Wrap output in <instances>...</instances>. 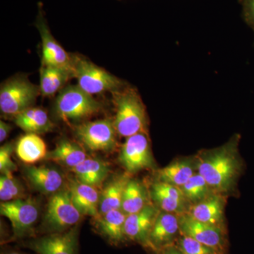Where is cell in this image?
<instances>
[{"label":"cell","mask_w":254,"mask_h":254,"mask_svg":"<svg viewBox=\"0 0 254 254\" xmlns=\"http://www.w3.org/2000/svg\"><path fill=\"white\" fill-rule=\"evenodd\" d=\"M238 142V136L235 137L221 148L200 155L197 163L198 173L213 190L226 192L235 186L242 170Z\"/></svg>","instance_id":"6da1fadb"},{"label":"cell","mask_w":254,"mask_h":254,"mask_svg":"<svg viewBox=\"0 0 254 254\" xmlns=\"http://www.w3.org/2000/svg\"><path fill=\"white\" fill-rule=\"evenodd\" d=\"M113 94L116 109L113 122L117 133L128 138L145 132L146 114L138 93L131 88H123Z\"/></svg>","instance_id":"7a4b0ae2"},{"label":"cell","mask_w":254,"mask_h":254,"mask_svg":"<svg viewBox=\"0 0 254 254\" xmlns=\"http://www.w3.org/2000/svg\"><path fill=\"white\" fill-rule=\"evenodd\" d=\"M101 109L99 102L78 85L62 89L54 105L55 115L64 122H81L96 115Z\"/></svg>","instance_id":"3957f363"},{"label":"cell","mask_w":254,"mask_h":254,"mask_svg":"<svg viewBox=\"0 0 254 254\" xmlns=\"http://www.w3.org/2000/svg\"><path fill=\"white\" fill-rule=\"evenodd\" d=\"M72 72L78 86L92 95L105 92L114 93L125 86L120 78L81 57H72Z\"/></svg>","instance_id":"277c9868"},{"label":"cell","mask_w":254,"mask_h":254,"mask_svg":"<svg viewBox=\"0 0 254 254\" xmlns=\"http://www.w3.org/2000/svg\"><path fill=\"white\" fill-rule=\"evenodd\" d=\"M40 93V87L31 83L26 76H14L6 80L0 88L1 113L16 116L32 108Z\"/></svg>","instance_id":"5b68a950"},{"label":"cell","mask_w":254,"mask_h":254,"mask_svg":"<svg viewBox=\"0 0 254 254\" xmlns=\"http://www.w3.org/2000/svg\"><path fill=\"white\" fill-rule=\"evenodd\" d=\"M81 215L73 205L67 187L50 197L43 227L49 234L65 232L77 225Z\"/></svg>","instance_id":"8992f818"},{"label":"cell","mask_w":254,"mask_h":254,"mask_svg":"<svg viewBox=\"0 0 254 254\" xmlns=\"http://www.w3.org/2000/svg\"><path fill=\"white\" fill-rule=\"evenodd\" d=\"M0 213L11 222L15 237L31 235L39 216V208L32 198L1 202Z\"/></svg>","instance_id":"52a82bcc"},{"label":"cell","mask_w":254,"mask_h":254,"mask_svg":"<svg viewBox=\"0 0 254 254\" xmlns=\"http://www.w3.org/2000/svg\"><path fill=\"white\" fill-rule=\"evenodd\" d=\"M75 136L82 144L93 151H109L116 145V129L110 119L86 122L75 127Z\"/></svg>","instance_id":"ba28073f"},{"label":"cell","mask_w":254,"mask_h":254,"mask_svg":"<svg viewBox=\"0 0 254 254\" xmlns=\"http://www.w3.org/2000/svg\"><path fill=\"white\" fill-rule=\"evenodd\" d=\"M120 163L128 173H135L154 165L148 136L145 132L127 138L119 156Z\"/></svg>","instance_id":"9c48e42d"},{"label":"cell","mask_w":254,"mask_h":254,"mask_svg":"<svg viewBox=\"0 0 254 254\" xmlns=\"http://www.w3.org/2000/svg\"><path fill=\"white\" fill-rule=\"evenodd\" d=\"M36 26L41 38L42 64L66 68L72 71V56H70L65 51L52 35L41 7L37 16Z\"/></svg>","instance_id":"30bf717a"},{"label":"cell","mask_w":254,"mask_h":254,"mask_svg":"<svg viewBox=\"0 0 254 254\" xmlns=\"http://www.w3.org/2000/svg\"><path fill=\"white\" fill-rule=\"evenodd\" d=\"M78 227L32 241L28 244L31 250L38 254H76L78 245Z\"/></svg>","instance_id":"8fae6325"},{"label":"cell","mask_w":254,"mask_h":254,"mask_svg":"<svg viewBox=\"0 0 254 254\" xmlns=\"http://www.w3.org/2000/svg\"><path fill=\"white\" fill-rule=\"evenodd\" d=\"M179 222L182 235L191 237L218 252L221 250L223 235L220 226L198 221L190 214L182 215L179 218Z\"/></svg>","instance_id":"7c38bea8"},{"label":"cell","mask_w":254,"mask_h":254,"mask_svg":"<svg viewBox=\"0 0 254 254\" xmlns=\"http://www.w3.org/2000/svg\"><path fill=\"white\" fill-rule=\"evenodd\" d=\"M158 214L155 207L148 204L139 212L127 215L125 225L127 239L150 247V234Z\"/></svg>","instance_id":"4fadbf2b"},{"label":"cell","mask_w":254,"mask_h":254,"mask_svg":"<svg viewBox=\"0 0 254 254\" xmlns=\"http://www.w3.org/2000/svg\"><path fill=\"white\" fill-rule=\"evenodd\" d=\"M73 205L83 215L100 216V195L95 187L81 183L77 180H70L68 186Z\"/></svg>","instance_id":"5bb4252c"},{"label":"cell","mask_w":254,"mask_h":254,"mask_svg":"<svg viewBox=\"0 0 254 254\" xmlns=\"http://www.w3.org/2000/svg\"><path fill=\"white\" fill-rule=\"evenodd\" d=\"M25 175L31 186L43 194H53L63 187V175L50 167L29 166L25 169Z\"/></svg>","instance_id":"9a60e30c"},{"label":"cell","mask_w":254,"mask_h":254,"mask_svg":"<svg viewBox=\"0 0 254 254\" xmlns=\"http://www.w3.org/2000/svg\"><path fill=\"white\" fill-rule=\"evenodd\" d=\"M180 230V222L173 213H159L150 234V248L159 250L170 247Z\"/></svg>","instance_id":"2e32d148"},{"label":"cell","mask_w":254,"mask_h":254,"mask_svg":"<svg viewBox=\"0 0 254 254\" xmlns=\"http://www.w3.org/2000/svg\"><path fill=\"white\" fill-rule=\"evenodd\" d=\"M151 195L165 212L180 213L185 210L186 198L179 187L157 182L152 187Z\"/></svg>","instance_id":"e0dca14e"},{"label":"cell","mask_w":254,"mask_h":254,"mask_svg":"<svg viewBox=\"0 0 254 254\" xmlns=\"http://www.w3.org/2000/svg\"><path fill=\"white\" fill-rule=\"evenodd\" d=\"M127 216L122 210H110L95 219L97 228L112 243H123L127 239L125 232Z\"/></svg>","instance_id":"ac0fdd59"},{"label":"cell","mask_w":254,"mask_h":254,"mask_svg":"<svg viewBox=\"0 0 254 254\" xmlns=\"http://www.w3.org/2000/svg\"><path fill=\"white\" fill-rule=\"evenodd\" d=\"M15 124L28 133H48L54 128V125L44 110L30 108L14 117Z\"/></svg>","instance_id":"d6986e66"},{"label":"cell","mask_w":254,"mask_h":254,"mask_svg":"<svg viewBox=\"0 0 254 254\" xmlns=\"http://www.w3.org/2000/svg\"><path fill=\"white\" fill-rule=\"evenodd\" d=\"M71 170L78 181L96 188L100 186L108 176L110 168L103 160L87 158Z\"/></svg>","instance_id":"ffe728a7"},{"label":"cell","mask_w":254,"mask_h":254,"mask_svg":"<svg viewBox=\"0 0 254 254\" xmlns=\"http://www.w3.org/2000/svg\"><path fill=\"white\" fill-rule=\"evenodd\" d=\"M46 158L73 169L84 161L87 155L79 145L64 138L58 141L54 150L48 152Z\"/></svg>","instance_id":"44dd1931"},{"label":"cell","mask_w":254,"mask_h":254,"mask_svg":"<svg viewBox=\"0 0 254 254\" xmlns=\"http://www.w3.org/2000/svg\"><path fill=\"white\" fill-rule=\"evenodd\" d=\"M225 202L220 195H210L192 208L190 215L198 221L220 226L223 219Z\"/></svg>","instance_id":"7402d4cb"},{"label":"cell","mask_w":254,"mask_h":254,"mask_svg":"<svg viewBox=\"0 0 254 254\" xmlns=\"http://www.w3.org/2000/svg\"><path fill=\"white\" fill-rule=\"evenodd\" d=\"M71 78H73V73L70 70L42 64L39 86L41 94L53 96L63 89L65 83Z\"/></svg>","instance_id":"603a6c76"},{"label":"cell","mask_w":254,"mask_h":254,"mask_svg":"<svg viewBox=\"0 0 254 254\" xmlns=\"http://www.w3.org/2000/svg\"><path fill=\"white\" fill-rule=\"evenodd\" d=\"M130 180L128 175H120L106 185L100 194V215L112 210H121L124 193Z\"/></svg>","instance_id":"cb8c5ba5"},{"label":"cell","mask_w":254,"mask_h":254,"mask_svg":"<svg viewBox=\"0 0 254 254\" xmlns=\"http://www.w3.org/2000/svg\"><path fill=\"white\" fill-rule=\"evenodd\" d=\"M16 153L18 158L26 164H34L46 158V143L36 133H28L21 136L16 146Z\"/></svg>","instance_id":"d4e9b609"},{"label":"cell","mask_w":254,"mask_h":254,"mask_svg":"<svg viewBox=\"0 0 254 254\" xmlns=\"http://www.w3.org/2000/svg\"><path fill=\"white\" fill-rule=\"evenodd\" d=\"M193 163L188 160H180L158 170V182L182 187L194 175Z\"/></svg>","instance_id":"484cf974"},{"label":"cell","mask_w":254,"mask_h":254,"mask_svg":"<svg viewBox=\"0 0 254 254\" xmlns=\"http://www.w3.org/2000/svg\"><path fill=\"white\" fill-rule=\"evenodd\" d=\"M148 205L145 187L137 180H130L124 193L121 210L128 215L139 212Z\"/></svg>","instance_id":"4316f807"},{"label":"cell","mask_w":254,"mask_h":254,"mask_svg":"<svg viewBox=\"0 0 254 254\" xmlns=\"http://www.w3.org/2000/svg\"><path fill=\"white\" fill-rule=\"evenodd\" d=\"M181 189L186 199L198 203L210 195V187L199 174H194Z\"/></svg>","instance_id":"83f0119b"},{"label":"cell","mask_w":254,"mask_h":254,"mask_svg":"<svg viewBox=\"0 0 254 254\" xmlns=\"http://www.w3.org/2000/svg\"><path fill=\"white\" fill-rule=\"evenodd\" d=\"M24 190L12 173L1 174L0 177V199L2 202L25 198Z\"/></svg>","instance_id":"f1b7e54d"},{"label":"cell","mask_w":254,"mask_h":254,"mask_svg":"<svg viewBox=\"0 0 254 254\" xmlns=\"http://www.w3.org/2000/svg\"><path fill=\"white\" fill-rule=\"evenodd\" d=\"M177 249L182 254H219L218 251L184 235L177 242Z\"/></svg>","instance_id":"f546056e"},{"label":"cell","mask_w":254,"mask_h":254,"mask_svg":"<svg viewBox=\"0 0 254 254\" xmlns=\"http://www.w3.org/2000/svg\"><path fill=\"white\" fill-rule=\"evenodd\" d=\"M14 151V145L6 143L0 148V172L1 174L14 173L17 170V166L11 159Z\"/></svg>","instance_id":"4dcf8cb0"},{"label":"cell","mask_w":254,"mask_h":254,"mask_svg":"<svg viewBox=\"0 0 254 254\" xmlns=\"http://www.w3.org/2000/svg\"><path fill=\"white\" fill-rule=\"evenodd\" d=\"M247 22L254 27V0H242Z\"/></svg>","instance_id":"1f68e13d"},{"label":"cell","mask_w":254,"mask_h":254,"mask_svg":"<svg viewBox=\"0 0 254 254\" xmlns=\"http://www.w3.org/2000/svg\"><path fill=\"white\" fill-rule=\"evenodd\" d=\"M12 129V127L9 124L1 120L0 121V142L4 141Z\"/></svg>","instance_id":"d6a6232c"},{"label":"cell","mask_w":254,"mask_h":254,"mask_svg":"<svg viewBox=\"0 0 254 254\" xmlns=\"http://www.w3.org/2000/svg\"><path fill=\"white\" fill-rule=\"evenodd\" d=\"M160 254H182L177 248L168 247L165 248L163 252Z\"/></svg>","instance_id":"836d02e7"},{"label":"cell","mask_w":254,"mask_h":254,"mask_svg":"<svg viewBox=\"0 0 254 254\" xmlns=\"http://www.w3.org/2000/svg\"><path fill=\"white\" fill-rule=\"evenodd\" d=\"M6 254H21L18 253V252H9V253H7Z\"/></svg>","instance_id":"e575fe53"}]
</instances>
